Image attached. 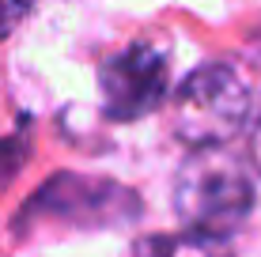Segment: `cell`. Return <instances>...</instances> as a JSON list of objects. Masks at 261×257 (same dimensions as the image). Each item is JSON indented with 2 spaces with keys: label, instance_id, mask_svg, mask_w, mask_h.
I'll return each instance as SVG.
<instances>
[{
  "label": "cell",
  "instance_id": "1",
  "mask_svg": "<svg viewBox=\"0 0 261 257\" xmlns=\"http://www.w3.org/2000/svg\"><path fill=\"white\" fill-rule=\"evenodd\" d=\"M254 208V178L227 148H197L174 182V212L186 231L227 238Z\"/></svg>",
  "mask_w": 261,
  "mask_h": 257
},
{
  "label": "cell",
  "instance_id": "2",
  "mask_svg": "<svg viewBox=\"0 0 261 257\" xmlns=\"http://www.w3.org/2000/svg\"><path fill=\"white\" fill-rule=\"evenodd\" d=\"M250 91L242 76L227 65H201L178 87L174 132L193 148H223L246 129Z\"/></svg>",
  "mask_w": 261,
  "mask_h": 257
},
{
  "label": "cell",
  "instance_id": "3",
  "mask_svg": "<svg viewBox=\"0 0 261 257\" xmlns=\"http://www.w3.org/2000/svg\"><path fill=\"white\" fill-rule=\"evenodd\" d=\"M170 87V53L159 42H133L98 68L102 110L114 121H137L167 99Z\"/></svg>",
  "mask_w": 261,
  "mask_h": 257
},
{
  "label": "cell",
  "instance_id": "4",
  "mask_svg": "<svg viewBox=\"0 0 261 257\" xmlns=\"http://www.w3.org/2000/svg\"><path fill=\"white\" fill-rule=\"evenodd\" d=\"M133 257H235L227 250L223 238H208V235H151L140 238Z\"/></svg>",
  "mask_w": 261,
  "mask_h": 257
},
{
  "label": "cell",
  "instance_id": "5",
  "mask_svg": "<svg viewBox=\"0 0 261 257\" xmlns=\"http://www.w3.org/2000/svg\"><path fill=\"white\" fill-rule=\"evenodd\" d=\"M31 8H34V0H0V38H8L31 15Z\"/></svg>",
  "mask_w": 261,
  "mask_h": 257
},
{
  "label": "cell",
  "instance_id": "6",
  "mask_svg": "<svg viewBox=\"0 0 261 257\" xmlns=\"http://www.w3.org/2000/svg\"><path fill=\"white\" fill-rule=\"evenodd\" d=\"M23 163V148H12V144H0V189L12 182V170Z\"/></svg>",
  "mask_w": 261,
  "mask_h": 257
},
{
  "label": "cell",
  "instance_id": "7",
  "mask_svg": "<svg viewBox=\"0 0 261 257\" xmlns=\"http://www.w3.org/2000/svg\"><path fill=\"white\" fill-rule=\"evenodd\" d=\"M246 144H250V163H254V170L261 174V106H257L254 121H250V132H246Z\"/></svg>",
  "mask_w": 261,
  "mask_h": 257
}]
</instances>
